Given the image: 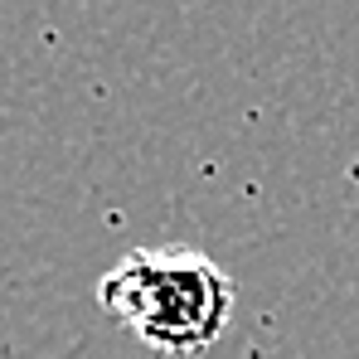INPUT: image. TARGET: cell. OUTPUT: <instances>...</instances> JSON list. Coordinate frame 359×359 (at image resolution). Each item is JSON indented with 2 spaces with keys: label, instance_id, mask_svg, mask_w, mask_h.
<instances>
[{
  "label": "cell",
  "instance_id": "obj_1",
  "mask_svg": "<svg viewBox=\"0 0 359 359\" xmlns=\"http://www.w3.org/2000/svg\"><path fill=\"white\" fill-rule=\"evenodd\" d=\"M238 287L199 248H131L97 277L102 316L170 359L209 355L229 320Z\"/></svg>",
  "mask_w": 359,
  "mask_h": 359
}]
</instances>
